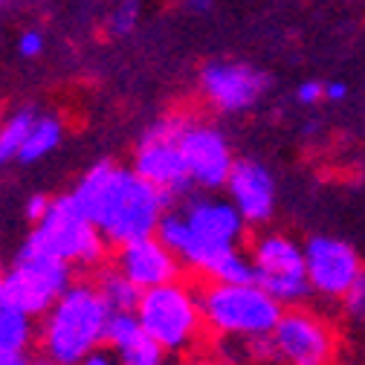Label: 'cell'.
<instances>
[{
    "label": "cell",
    "mask_w": 365,
    "mask_h": 365,
    "mask_svg": "<svg viewBox=\"0 0 365 365\" xmlns=\"http://www.w3.org/2000/svg\"><path fill=\"white\" fill-rule=\"evenodd\" d=\"M203 96L226 113H241L252 108L267 90V76L252 64L241 61H212L200 73Z\"/></svg>",
    "instance_id": "obj_12"
},
{
    "label": "cell",
    "mask_w": 365,
    "mask_h": 365,
    "mask_svg": "<svg viewBox=\"0 0 365 365\" xmlns=\"http://www.w3.org/2000/svg\"><path fill=\"white\" fill-rule=\"evenodd\" d=\"M73 284V272L64 258L43 250L32 238L18 250L12 267L0 272V302L29 316H43L53 302Z\"/></svg>",
    "instance_id": "obj_4"
},
{
    "label": "cell",
    "mask_w": 365,
    "mask_h": 365,
    "mask_svg": "<svg viewBox=\"0 0 365 365\" xmlns=\"http://www.w3.org/2000/svg\"><path fill=\"white\" fill-rule=\"evenodd\" d=\"M252 267L255 284H261L282 307L299 304L310 293L307 269H304V247L290 241L287 235H261L252 244Z\"/></svg>",
    "instance_id": "obj_8"
},
{
    "label": "cell",
    "mask_w": 365,
    "mask_h": 365,
    "mask_svg": "<svg viewBox=\"0 0 365 365\" xmlns=\"http://www.w3.org/2000/svg\"><path fill=\"white\" fill-rule=\"evenodd\" d=\"M192 365H232V362H226V359H209V356H200V359H195Z\"/></svg>",
    "instance_id": "obj_32"
},
{
    "label": "cell",
    "mask_w": 365,
    "mask_h": 365,
    "mask_svg": "<svg viewBox=\"0 0 365 365\" xmlns=\"http://www.w3.org/2000/svg\"><path fill=\"white\" fill-rule=\"evenodd\" d=\"M189 4V9H195V12H206V9H212V0H186Z\"/></svg>",
    "instance_id": "obj_31"
},
{
    "label": "cell",
    "mask_w": 365,
    "mask_h": 365,
    "mask_svg": "<svg viewBox=\"0 0 365 365\" xmlns=\"http://www.w3.org/2000/svg\"><path fill=\"white\" fill-rule=\"evenodd\" d=\"M189 116H165L157 125H151L140 145L133 151V171L145 177L148 182H154L157 189H163L171 200H177L180 195H186L192 186V177L182 160V148H180V136L189 128Z\"/></svg>",
    "instance_id": "obj_7"
},
{
    "label": "cell",
    "mask_w": 365,
    "mask_h": 365,
    "mask_svg": "<svg viewBox=\"0 0 365 365\" xmlns=\"http://www.w3.org/2000/svg\"><path fill=\"white\" fill-rule=\"evenodd\" d=\"M110 307L96 284H70L41 322V351L56 365H76L105 342Z\"/></svg>",
    "instance_id": "obj_2"
},
{
    "label": "cell",
    "mask_w": 365,
    "mask_h": 365,
    "mask_svg": "<svg viewBox=\"0 0 365 365\" xmlns=\"http://www.w3.org/2000/svg\"><path fill=\"white\" fill-rule=\"evenodd\" d=\"M116 267L140 290H151L180 279V258L157 235L122 244L116 252Z\"/></svg>",
    "instance_id": "obj_13"
},
{
    "label": "cell",
    "mask_w": 365,
    "mask_h": 365,
    "mask_svg": "<svg viewBox=\"0 0 365 365\" xmlns=\"http://www.w3.org/2000/svg\"><path fill=\"white\" fill-rule=\"evenodd\" d=\"M203 322L220 336L252 339L267 336L279 325L284 307L272 299L261 284H223L212 282L200 290Z\"/></svg>",
    "instance_id": "obj_3"
},
{
    "label": "cell",
    "mask_w": 365,
    "mask_h": 365,
    "mask_svg": "<svg viewBox=\"0 0 365 365\" xmlns=\"http://www.w3.org/2000/svg\"><path fill=\"white\" fill-rule=\"evenodd\" d=\"M304 269L310 290L328 299H342V293L362 272V264L351 244L331 235H316L304 244Z\"/></svg>",
    "instance_id": "obj_10"
},
{
    "label": "cell",
    "mask_w": 365,
    "mask_h": 365,
    "mask_svg": "<svg viewBox=\"0 0 365 365\" xmlns=\"http://www.w3.org/2000/svg\"><path fill=\"white\" fill-rule=\"evenodd\" d=\"M342 310L351 319H365V272H359L354 284L342 293Z\"/></svg>",
    "instance_id": "obj_24"
},
{
    "label": "cell",
    "mask_w": 365,
    "mask_h": 365,
    "mask_svg": "<svg viewBox=\"0 0 365 365\" xmlns=\"http://www.w3.org/2000/svg\"><path fill=\"white\" fill-rule=\"evenodd\" d=\"M345 93H348V87H345V84H339V81H334V84H325V99H331V102H339V99H345Z\"/></svg>",
    "instance_id": "obj_29"
},
{
    "label": "cell",
    "mask_w": 365,
    "mask_h": 365,
    "mask_svg": "<svg viewBox=\"0 0 365 365\" xmlns=\"http://www.w3.org/2000/svg\"><path fill=\"white\" fill-rule=\"evenodd\" d=\"M206 276L212 282H223V284H250V282H255V267H252V258L241 255L238 247H232L212 264Z\"/></svg>",
    "instance_id": "obj_21"
},
{
    "label": "cell",
    "mask_w": 365,
    "mask_h": 365,
    "mask_svg": "<svg viewBox=\"0 0 365 365\" xmlns=\"http://www.w3.org/2000/svg\"><path fill=\"white\" fill-rule=\"evenodd\" d=\"M189 230L215 247H238L244 241V230L247 220L241 217V212L235 209V203L230 200H215V197H192L182 209Z\"/></svg>",
    "instance_id": "obj_15"
},
{
    "label": "cell",
    "mask_w": 365,
    "mask_h": 365,
    "mask_svg": "<svg viewBox=\"0 0 365 365\" xmlns=\"http://www.w3.org/2000/svg\"><path fill=\"white\" fill-rule=\"evenodd\" d=\"M276 359L287 365H334L336 334L322 316L310 310H284L269 334Z\"/></svg>",
    "instance_id": "obj_9"
},
{
    "label": "cell",
    "mask_w": 365,
    "mask_h": 365,
    "mask_svg": "<svg viewBox=\"0 0 365 365\" xmlns=\"http://www.w3.org/2000/svg\"><path fill=\"white\" fill-rule=\"evenodd\" d=\"M41 50H43V38H41V32H24V35H21V41H18V53H21L24 58H35V56H41Z\"/></svg>",
    "instance_id": "obj_26"
},
{
    "label": "cell",
    "mask_w": 365,
    "mask_h": 365,
    "mask_svg": "<svg viewBox=\"0 0 365 365\" xmlns=\"http://www.w3.org/2000/svg\"><path fill=\"white\" fill-rule=\"evenodd\" d=\"M4 4H6V0H0V6H4Z\"/></svg>",
    "instance_id": "obj_35"
},
{
    "label": "cell",
    "mask_w": 365,
    "mask_h": 365,
    "mask_svg": "<svg viewBox=\"0 0 365 365\" xmlns=\"http://www.w3.org/2000/svg\"><path fill=\"white\" fill-rule=\"evenodd\" d=\"M96 287H99V293H102V299L108 302L110 310H136V304H140V299H143V290L136 287L119 267L105 269L99 276Z\"/></svg>",
    "instance_id": "obj_19"
},
{
    "label": "cell",
    "mask_w": 365,
    "mask_h": 365,
    "mask_svg": "<svg viewBox=\"0 0 365 365\" xmlns=\"http://www.w3.org/2000/svg\"><path fill=\"white\" fill-rule=\"evenodd\" d=\"M296 99L302 105H316L319 99H325V84H319V81H304L299 90H296Z\"/></svg>",
    "instance_id": "obj_28"
},
{
    "label": "cell",
    "mask_w": 365,
    "mask_h": 365,
    "mask_svg": "<svg viewBox=\"0 0 365 365\" xmlns=\"http://www.w3.org/2000/svg\"><path fill=\"white\" fill-rule=\"evenodd\" d=\"M258 365H287V362H282V359H267V362H258Z\"/></svg>",
    "instance_id": "obj_34"
},
{
    "label": "cell",
    "mask_w": 365,
    "mask_h": 365,
    "mask_svg": "<svg viewBox=\"0 0 365 365\" xmlns=\"http://www.w3.org/2000/svg\"><path fill=\"white\" fill-rule=\"evenodd\" d=\"M180 148L192 177V186H200L209 192L226 186L235 160H232L230 143L223 140V133L217 128L189 122V128L180 136Z\"/></svg>",
    "instance_id": "obj_11"
},
{
    "label": "cell",
    "mask_w": 365,
    "mask_h": 365,
    "mask_svg": "<svg viewBox=\"0 0 365 365\" xmlns=\"http://www.w3.org/2000/svg\"><path fill=\"white\" fill-rule=\"evenodd\" d=\"M73 195L108 244L116 247L154 235L171 203V197L154 182L140 177L133 168L113 163H96L78 180Z\"/></svg>",
    "instance_id": "obj_1"
},
{
    "label": "cell",
    "mask_w": 365,
    "mask_h": 365,
    "mask_svg": "<svg viewBox=\"0 0 365 365\" xmlns=\"http://www.w3.org/2000/svg\"><path fill=\"white\" fill-rule=\"evenodd\" d=\"M136 316H140L145 334L154 342H160L163 351L192 348L206 328L200 296L182 282H168L143 290V299L136 304Z\"/></svg>",
    "instance_id": "obj_5"
},
{
    "label": "cell",
    "mask_w": 365,
    "mask_h": 365,
    "mask_svg": "<svg viewBox=\"0 0 365 365\" xmlns=\"http://www.w3.org/2000/svg\"><path fill=\"white\" fill-rule=\"evenodd\" d=\"M163 348H160V342H154L148 334L136 342L133 348H128L125 354H119V359H122V365H163Z\"/></svg>",
    "instance_id": "obj_22"
},
{
    "label": "cell",
    "mask_w": 365,
    "mask_h": 365,
    "mask_svg": "<svg viewBox=\"0 0 365 365\" xmlns=\"http://www.w3.org/2000/svg\"><path fill=\"white\" fill-rule=\"evenodd\" d=\"M32 359L26 354H9V356H0V365H29Z\"/></svg>",
    "instance_id": "obj_30"
},
{
    "label": "cell",
    "mask_w": 365,
    "mask_h": 365,
    "mask_svg": "<svg viewBox=\"0 0 365 365\" xmlns=\"http://www.w3.org/2000/svg\"><path fill=\"white\" fill-rule=\"evenodd\" d=\"M29 365H56L53 359H47V356H43V359H35V362H29Z\"/></svg>",
    "instance_id": "obj_33"
},
{
    "label": "cell",
    "mask_w": 365,
    "mask_h": 365,
    "mask_svg": "<svg viewBox=\"0 0 365 365\" xmlns=\"http://www.w3.org/2000/svg\"><path fill=\"white\" fill-rule=\"evenodd\" d=\"M61 136H64V128L56 116H35L29 133H26V143L21 148V163H38L43 160L47 154H53L61 143Z\"/></svg>",
    "instance_id": "obj_17"
},
{
    "label": "cell",
    "mask_w": 365,
    "mask_h": 365,
    "mask_svg": "<svg viewBox=\"0 0 365 365\" xmlns=\"http://www.w3.org/2000/svg\"><path fill=\"white\" fill-rule=\"evenodd\" d=\"M226 192L247 223H267L276 209V182L272 174L255 160H235Z\"/></svg>",
    "instance_id": "obj_14"
},
{
    "label": "cell",
    "mask_w": 365,
    "mask_h": 365,
    "mask_svg": "<svg viewBox=\"0 0 365 365\" xmlns=\"http://www.w3.org/2000/svg\"><path fill=\"white\" fill-rule=\"evenodd\" d=\"M136 18H140V4L136 0H122V4L110 12V32L113 35H128V32H133V26H136Z\"/></svg>",
    "instance_id": "obj_23"
},
{
    "label": "cell",
    "mask_w": 365,
    "mask_h": 365,
    "mask_svg": "<svg viewBox=\"0 0 365 365\" xmlns=\"http://www.w3.org/2000/svg\"><path fill=\"white\" fill-rule=\"evenodd\" d=\"M35 316L0 302V356L26 354L35 339Z\"/></svg>",
    "instance_id": "obj_16"
},
{
    "label": "cell",
    "mask_w": 365,
    "mask_h": 365,
    "mask_svg": "<svg viewBox=\"0 0 365 365\" xmlns=\"http://www.w3.org/2000/svg\"><path fill=\"white\" fill-rule=\"evenodd\" d=\"M29 238L64 258L70 267H99L108 255V238L87 217L73 192L50 203V212L35 223Z\"/></svg>",
    "instance_id": "obj_6"
},
{
    "label": "cell",
    "mask_w": 365,
    "mask_h": 365,
    "mask_svg": "<svg viewBox=\"0 0 365 365\" xmlns=\"http://www.w3.org/2000/svg\"><path fill=\"white\" fill-rule=\"evenodd\" d=\"M50 197L47 195H32L29 200H26V220L29 223H38V220H43V215L50 212Z\"/></svg>",
    "instance_id": "obj_27"
},
{
    "label": "cell",
    "mask_w": 365,
    "mask_h": 365,
    "mask_svg": "<svg viewBox=\"0 0 365 365\" xmlns=\"http://www.w3.org/2000/svg\"><path fill=\"white\" fill-rule=\"evenodd\" d=\"M76 365H122V359H119V354L113 348L99 345L96 351H90L87 356H81Z\"/></svg>",
    "instance_id": "obj_25"
},
{
    "label": "cell",
    "mask_w": 365,
    "mask_h": 365,
    "mask_svg": "<svg viewBox=\"0 0 365 365\" xmlns=\"http://www.w3.org/2000/svg\"><path fill=\"white\" fill-rule=\"evenodd\" d=\"M143 336H145V328L140 322V316H136V310H110L102 345L113 348L116 354H125L128 348H133Z\"/></svg>",
    "instance_id": "obj_18"
},
{
    "label": "cell",
    "mask_w": 365,
    "mask_h": 365,
    "mask_svg": "<svg viewBox=\"0 0 365 365\" xmlns=\"http://www.w3.org/2000/svg\"><path fill=\"white\" fill-rule=\"evenodd\" d=\"M35 122V113L26 110H15L4 125H0V165H6L12 160L21 157V148L26 143V133Z\"/></svg>",
    "instance_id": "obj_20"
}]
</instances>
